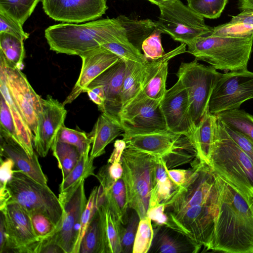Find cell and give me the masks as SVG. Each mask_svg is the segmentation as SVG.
<instances>
[{
    "instance_id": "44",
    "label": "cell",
    "mask_w": 253,
    "mask_h": 253,
    "mask_svg": "<svg viewBox=\"0 0 253 253\" xmlns=\"http://www.w3.org/2000/svg\"><path fill=\"white\" fill-rule=\"evenodd\" d=\"M106 220L110 253H122L121 230L122 224L108 207L106 212Z\"/></svg>"
},
{
    "instance_id": "37",
    "label": "cell",
    "mask_w": 253,
    "mask_h": 253,
    "mask_svg": "<svg viewBox=\"0 0 253 253\" xmlns=\"http://www.w3.org/2000/svg\"><path fill=\"white\" fill-rule=\"evenodd\" d=\"M40 0H0V11L5 12L23 26Z\"/></svg>"
},
{
    "instance_id": "30",
    "label": "cell",
    "mask_w": 253,
    "mask_h": 253,
    "mask_svg": "<svg viewBox=\"0 0 253 253\" xmlns=\"http://www.w3.org/2000/svg\"><path fill=\"white\" fill-rule=\"evenodd\" d=\"M104 192L108 208L121 223L125 225L128 220L130 208L126 186L123 177Z\"/></svg>"
},
{
    "instance_id": "12",
    "label": "cell",
    "mask_w": 253,
    "mask_h": 253,
    "mask_svg": "<svg viewBox=\"0 0 253 253\" xmlns=\"http://www.w3.org/2000/svg\"><path fill=\"white\" fill-rule=\"evenodd\" d=\"M58 198L63 209L61 226L46 243H55L65 253H74L79 236L82 214L87 201L84 179L69 191L60 193Z\"/></svg>"
},
{
    "instance_id": "41",
    "label": "cell",
    "mask_w": 253,
    "mask_h": 253,
    "mask_svg": "<svg viewBox=\"0 0 253 253\" xmlns=\"http://www.w3.org/2000/svg\"><path fill=\"white\" fill-rule=\"evenodd\" d=\"M154 236L152 222L148 216L141 218L136 234L132 253H147Z\"/></svg>"
},
{
    "instance_id": "42",
    "label": "cell",
    "mask_w": 253,
    "mask_h": 253,
    "mask_svg": "<svg viewBox=\"0 0 253 253\" xmlns=\"http://www.w3.org/2000/svg\"><path fill=\"white\" fill-rule=\"evenodd\" d=\"M140 217L137 212L130 208L128 218L125 225H122L121 244L122 253H131L138 227Z\"/></svg>"
},
{
    "instance_id": "38",
    "label": "cell",
    "mask_w": 253,
    "mask_h": 253,
    "mask_svg": "<svg viewBox=\"0 0 253 253\" xmlns=\"http://www.w3.org/2000/svg\"><path fill=\"white\" fill-rule=\"evenodd\" d=\"M29 213L34 232L38 240L42 243V247L58 232L60 227L42 212L32 211Z\"/></svg>"
},
{
    "instance_id": "40",
    "label": "cell",
    "mask_w": 253,
    "mask_h": 253,
    "mask_svg": "<svg viewBox=\"0 0 253 253\" xmlns=\"http://www.w3.org/2000/svg\"><path fill=\"white\" fill-rule=\"evenodd\" d=\"M187 5L203 18L216 19L221 14L228 0H187Z\"/></svg>"
},
{
    "instance_id": "57",
    "label": "cell",
    "mask_w": 253,
    "mask_h": 253,
    "mask_svg": "<svg viewBox=\"0 0 253 253\" xmlns=\"http://www.w3.org/2000/svg\"><path fill=\"white\" fill-rule=\"evenodd\" d=\"M86 92L90 100L98 106L99 110L101 111L104 107L105 99L91 89L87 90Z\"/></svg>"
},
{
    "instance_id": "53",
    "label": "cell",
    "mask_w": 253,
    "mask_h": 253,
    "mask_svg": "<svg viewBox=\"0 0 253 253\" xmlns=\"http://www.w3.org/2000/svg\"><path fill=\"white\" fill-rule=\"evenodd\" d=\"M126 148V143L123 139L117 140L114 145L113 151L108 160V163L121 162L122 156Z\"/></svg>"
},
{
    "instance_id": "24",
    "label": "cell",
    "mask_w": 253,
    "mask_h": 253,
    "mask_svg": "<svg viewBox=\"0 0 253 253\" xmlns=\"http://www.w3.org/2000/svg\"><path fill=\"white\" fill-rule=\"evenodd\" d=\"M149 253H197L202 246L186 235L170 227L154 225Z\"/></svg>"
},
{
    "instance_id": "1",
    "label": "cell",
    "mask_w": 253,
    "mask_h": 253,
    "mask_svg": "<svg viewBox=\"0 0 253 253\" xmlns=\"http://www.w3.org/2000/svg\"><path fill=\"white\" fill-rule=\"evenodd\" d=\"M195 171L165 204L168 227L186 235L210 251L218 211V176L206 163L196 158Z\"/></svg>"
},
{
    "instance_id": "21",
    "label": "cell",
    "mask_w": 253,
    "mask_h": 253,
    "mask_svg": "<svg viewBox=\"0 0 253 253\" xmlns=\"http://www.w3.org/2000/svg\"><path fill=\"white\" fill-rule=\"evenodd\" d=\"M186 51V44L181 43L159 59L148 61L145 66L140 93L148 98L161 102L167 90L169 61Z\"/></svg>"
},
{
    "instance_id": "16",
    "label": "cell",
    "mask_w": 253,
    "mask_h": 253,
    "mask_svg": "<svg viewBox=\"0 0 253 253\" xmlns=\"http://www.w3.org/2000/svg\"><path fill=\"white\" fill-rule=\"evenodd\" d=\"M5 65L8 87L31 131L34 140L37 132L38 117L42 111V98L35 91L20 69L6 63Z\"/></svg>"
},
{
    "instance_id": "22",
    "label": "cell",
    "mask_w": 253,
    "mask_h": 253,
    "mask_svg": "<svg viewBox=\"0 0 253 253\" xmlns=\"http://www.w3.org/2000/svg\"><path fill=\"white\" fill-rule=\"evenodd\" d=\"M0 157L12 160L16 169L41 184L47 185V178L36 153L30 156L19 142L0 128Z\"/></svg>"
},
{
    "instance_id": "13",
    "label": "cell",
    "mask_w": 253,
    "mask_h": 253,
    "mask_svg": "<svg viewBox=\"0 0 253 253\" xmlns=\"http://www.w3.org/2000/svg\"><path fill=\"white\" fill-rule=\"evenodd\" d=\"M120 122L123 133L135 134L168 130L160 102L140 92L122 110Z\"/></svg>"
},
{
    "instance_id": "46",
    "label": "cell",
    "mask_w": 253,
    "mask_h": 253,
    "mask_svg": "<svg viewBox=\"0 0 253 253\" xmlns=\"http://www.w3.org/2000/svg\"><path fill=\"white\" fill-rule=\"evenodd\" d=\"M98 189V187H94L87 199L85 207L82 214L79 236L74 253H79V252L81 242L85 234L96 206Z\"/></svg>"
},
{
    "instance_id": "5",
    "label": "cell",
    "mask_w": 253,
    "mask_h": 253,
    "mask_svg": "<svg viewBox=\"0 0 253 253\" xmlns=\"http://www.w3.org/2000/svg\"><path fill=\"white\" fill-rule=\"evenodd\" d=\"M253 44V33L240 36L211 33L187 44V52L216 70L232 71L247 69Z\"/></svg>"
},
{
    "instance_id": "20",
    "label": "cell",
    "mask_w": 253,
    "mask_h": 253,
    "mask_svg": "<svg viewBox=\"0 0 253 253\" xmlns=\"http://www.w3.org/2000/svg\"><path fill=\"white\" fill-rule=\"evenodd\" d=\"M126 69V61L120 58L92 81L84 91L86 92L95 86L102 85L105 91V100L101 112L119 121L122 109V92Z\"/></svg>"
},
{
    "instance_id": "35",
    "label": "cell",
    "mask_w": 253,
    "mask_h": 253,
    "mask_svg": "<svg viewBox=\"0 0 253 253\" xmlns=\"http://www.w3.org/2000/svg\"><path fill=\"white\" fill-rule=\"evenodd\" d=\"M220 121L244 134L253 142V116L240 109L226 111L216 115Z\"/></svg>"
},
{
    "instance_id": "45",
    "label": "cell",
    "mask_w": 253,
    "mask_h": 253,
    "mask_svg": "<svg viewBox=\"0 0 253 253\" xmlns=\"http://www.w3.org/2000/svg\"><path fill=\"white\" fill-rule=\"evenodd\" d=\"M162 34L163 33L156 28L142 43L141 49L145 57L148 60L159 59L165 54L162 44Z\"/></svg>"
},
{
    "instance_id": "59",
    "label": "cell",
    "mask_w": 253,
    "mask_h": 253,
    "mask_svg": "<svg viewBox=\"0 0 253 253\" xmlns=\"http://www.w3.org/2000/svg\"><path fill=\"white\" fill-rule=\"evenodd\" d=\"M150 1L151 3L159 5L162 2L165 0H147Z\"/></svg>"
},
{
    "instance_id": "60",
    "label": "cell",
    "mask_w": 253,
    "mask_h": 253,
    "mask_svg": "<svg viewBox=\"0 0 253 253\" xmlns=\"http://www.w3.org/2000/svg\"><path fill=\"white\" fill-rule=\"evenodd\" d=\"M249 207L253 213V197L249 204Z\"/></svg>"
},
{
    "instance_id": "7",
    "label": "cell",
    "mask_w": 253,
    "mask_h": 253,
    "mask_svg": "<svg viewBox=\"0 0 253 253\" xmlns=\"http://www.w3.org/2000/svg\"><path fill=\"white\" fill-rule=\"evenodd\" d=\"M121 135L126 148L161 158L168 169L192 162L197 156L187 136L169 130L135 134L123 133Z\"/></svg>"
},
{
    "instance_id": "55",
    "label": "cell",
    "mask_w": 253,
    "mask_h": 253,
    "mask_svg": "<svg viewBox=\"0 0 253 253\" xmlns=\"http://www.w3.org/2000/svg\"><path fill=\"white\" fill-rule=\"evenodd\" d=\"M6 244V233L3 213L0 215V253H4Z\"/></svg>"
},
{
    "instance_id": "58",
    "label": "cell",
    "mask_w": 253,
    "mask_h": 253,
    "mask_svg": "<svg viewBox=\"0 0 253 253\" xmlns=\"http://www.w3.org/2000/svg\"><path fill=\"white\" fill-rule=\"evenodd\" d=\"M239 8L243 10L245 9L253 10V0H238Z\"/></svg>"
},
{
    "instance_id": "54",
    "label": "cell",
    "mask_w": 253,
    "mask_h": 253,
    "mask_svg": "<svg viewBox=\"0 0 253 253\" xmlns=\"http://www.w3.org/2000/svg\"><path fill=\"white\" fill-rule=\"evenodd\" d=\"M107 168L108 174L114 181L116 182L122 177L123 168L121 162L107 163Z\"/></svg>"
},
{
    "instance_id": "47",
    "label": "cell",
    "mask_w": 253,
    "mask_h": 253,
    "mask_svg": "<svg viewBox=\"0 0 253 253\" xmlns=\"http://www.w3.org/2000/svg\"><path fill=\"white\" fill-rule=\"evenodd\" d=\"M0 128L5 131L19 142L17 130L11 110L1 94L0 97Z\"/></svg>"
},
{
    "instance_id": "26",
    "label": "cell",
    "mask_w": 253,
    "mask_h": 253,
    "mask_svg": "<svg viewBox=\"0 0 253 253\" xmlns=\"http://www.w3.org/2000/svg\"><path fill=\"white\" fill-rule=\"evenodd\" d=\"M4 59L0 58V90L11 110L19 143L30 156H33L34 142L32 134L14 100L7 84L6 65Z\"/></svg>"
},
{
    "instance_id": "10",
    "label": "cell",
    "mask_w": 253,
    "mask_h": 253,
    "mask_svg": "<svg viewBox=\"0 0 253 253\" xmlns=\"http://www.w3.org/2000/svg\"><path fill=\"white\" fill-rule=\"evenodd\" d=\"M195 59L182 62L176 73L187 92L192 120L196 128L209 109L211 95L222 73L213 67L199 63Z\"/></svg>"
},
{
    "instance_id": "25",
    "label": "cell",
    "mask_w": 253,
    "mask_h": 253,
    "mask_svg": "<svg viewBox=\"0 0 253 253\" xmlns=\"http://www.w3.org/2000/svg\"><path fill=\"white\" fill-rule=\"evenodd\" d=\"M123 131L120 121L102 113L88 135L92 144L90 158L94 160L103 155L106 147Z\"/></svg>"
},
{
    "instance_id": "2",
    "label": "cell",
    "mask_w": 253,
    "mask_h": 253,
    "mask_svg": "<svg viewBox=\"0 0 253 253\" xmlns=\"http://www.w3.org/2000/svg\"><path fill=\"white\" fill-rule=\"evenodd\" d=\"M219 198L210 251L253 253V213L248 203L218 176Z\"/></svg>"
},
{
    "instance_id": "29",
    "label": "cell",
    "mask_w": 253,
    "mask_h": 253,
    "mask_svg": "<svg viewBox=\"0 0 253 253\" xmlns=\"http://www.w3.org/2000/svg\"><path fill=\"white\" fill-rule=\"evenodd\" d=\"M125 61L126 69L122 92V109L141 91L145 66L148 62L142 64L130 60Z\"/></svg>"
},
{
    "instance_id": "52",
    "label": "cell",
    "mask_w": 253,
    "mask_h": 253,
    "mask_svg": "<svg viewBox=\"0 0 253 253\" xmlns=\"http://www.w3.org/2000/svg\"><path fill=\"white\" fill-rule=\"evenodd\" d=\"M165 209V204L162 203L148 210L147 216L153 222V225L167 226L168 219Z\"/></svg>"
},
{
    "instance_id": "15",
    "label": "cell",
    "mask_w": 253,
    "mask_h": 253,
    "mask_svg": "<svg viewBox=\"0 0 253 253\" xmlns=\"http://www.w3.org/2000/svg\"><path fill=\"white\" fill-rule=\"evenodd\" d=\"M160 106L168 129L186 135L193 143L196 127L192 119L187 92L180 80L167 89Z\"/></svg>"
},
{
    "instance_id": "17",
    "label": "cell",
    "mask_w": 253,
    "mask_h": 253,
    "mask_svg": "<svg viewBox=\"0 0 253 253\" xmlns=\"http://www.w3.org/2000/svg\"><path fill=\"white\" fill-rule=\"evenodd\" d=\"M42 3L49 17L68 23L95 20L108 9L106 0H42Z\"/></svg>"
},
{
    "instance_id": "28",
    "label": "cell",
    "mask_w": 253,
    "mask_h": 253,
    "mask_svg": "<svg viewBox=\"0 0 253 253\" xmlns=\"http://www.w3.org/2000/svg\"><path fill=\"white\" fill-rule=\"evenodd\" d=\"M166 168L165 162L159 158L155 167L149 209L167 202L179 189L169 177Z\"/></svg>"
},
{
    "instance_id": "48",
    "label": "cell",
    "mask_w": 253,
    "mask_h": 253,
    "mask_svg": "<svg viewBox=\"0 0 253 253\" xmlns=\"http://www.w3.org/2000/svg\"><path fill=\"white\" fill-rule=\"evenodd\" d=\"M12 35L24 41L29 38V34L25 33L19 22L5 12L0 11V33Z\"/></svg>"
},
{
    "instance_id": "11",
    "label": "cell",
    "mask_w": 253,
    "mask_h": 253,
    "mask_svg": "<svg viewBox=\"0 0 253 253\" xmlns=\"http://www.w3.org/2000/svg\"><path fill=\"white\" fill-rule=\"evenodd\" d=\"M253 98V72L247 69L222 74L213 88L209 110L214 115L239 109L244 102Z\"/></svg>"
},
{
    "instance_id": "36",
    "label": "cell",
    "mask_w": 253,
    "mask_h": 253,
    "mask_svg": "<svg viewBox=\"0 0 253 253\" xmlns=\"http://www.w3.org/2000/svg\"><path fill=\"white\" fill-rule=\"evenodd\" d=\"M51 149L53 156L57 160L58 167L61 170L63 179L75 166L81 154L75 146L59 141L55 139Z\"/></svg>"
},
{
    "instance_id": "50",
    "label": "cell",
    "mask_w": 253,
    "mask_h": 253,
    "mask_svg": "<svg viewBox=\"0 0 253 253\" xmlns=\"http://www.w3.org/2000/svg\"><path fill=\"white\" fill-rule=\"evenodd\" d=\"M14 163L10 158H5L3 160L0 157V191L7 189V184L12 178L15 171L13 169Z\"/></svg>"
},
{
    "instance_id": "19",
    "label": "cell",
    "mask_w": 253,
    "mask_h": 253,
    "mask_svg": "<svg viewBox=\"0 0 253 253\" xmlns=\"http://www.w3.org/2000/svg\"><path fill=\"white\" fill-rule=\"evenodd\" d=\"M80 57L82 59L80 74L71 93L63 103L64 105L71 103L84 92L92 81L120 59L102 45L84 53Z\"/></svg>"
},
{
    "instance_id": "6",
    "label": "cell",
    "mask_w": 253,
    "mask_h": 253,
    "mask_svg": "<svg viewBox=\"0 0 253 253\" xmlns=\"http://www.w3.org/2000/svg\"><path fill=\"white\" fill-rule=\"evenodd\" d=\"M158 158L126 147L122 156V177L126 186L128 205L137 212L140 219L147 216Z\"/></svg>"
},
{
    "instance_id": "18",
    "label": "cell",
    "mask_w": 253,
    "mask_h": 253,
    "mask_svg": "<svg viewBox=\"0 0 253 253\" xmlns=\"http://www.w3.org/2000/svg\"><path fill=\"white\" fill-rule=\"evenodd\" d=\"M67 111L64 105L52 96L42 99V111L38 117L34 146L42 157L46 156L56 134L64 124Z\"/></svg>"
},
{
    "instance_id": "9",
    "label": "cell",
    "mask_w": 253,
    "mask_h": 253,
    "mask_svg": "<svg viewBox=\"0 0 253 253\" xmlns=\"http://www.w3.org/2000/svg\"><path fill=\"white\" fill-rule=\"evenodd\" d=\"M158 7L160 14L156 21L157 28L174 41L187 45L212 32L213 28L206 24L204 18L180 0H165Z\"/></svg>"
},
{
    "instance_id": "43",
    "label": "cell",
    "mask_w": 253,
    "mask_h": 253,
    "mask_svg": "<svg viewBox=\"0 0 253 253\" xmlns=\"http://www.w3.org/2000/svg\"><path fill=\"white\" fill-rule=\"evenodd\" d=\"M121 59L146 64L149 60L139 50L130 43L111 42L102 45Z\"/></svg>"
},
{
    "instance_id": "3",
    "label": "cell",
    "mask_w": 253,
    "mask_h": 253,
    "mask_svg": "<svg viewBox=\"0 0 253 253\" xmlns=\"http://www.w3.org/2000/svg\"><path fill=\"white\" fill-rule=\"evenodd\" d=\"M45 37L51 50L80 56L106 43L129 42L126 30L118 17L84 24L52 25L45 29Z\"/></svg>"
},
{
    "instance_id": "39",
    "label": "cell",
    "mask_w": 253,
    "mask_h": 253,
    "mask_svg": "<svg viewBox=\"0 0 253 253\" xmlns=\"http://www.w3.org/2000/svg\"><path fill=\"white\" fill-rule=\"evenodd\" d=\"M55 139L75 146L81 155L89 153L90 151L91 142L87 134L68 128L64 124L58 130Z\"/></svg>"
},
{
    "instance_id": "8",
    "label": "cell",
    "mask_w": 253,
    "mask_h": 253,
    "mask_svg": "<svg viewBox=\"0 0 253 253\" xmlns=\"http://www.w3.org/2000/svg\"><path fill=\"white\" fill-rule=\"evenodd\" d=\"M7 187L10 194L8 202L18 203L28 212H42L60 228L63 209L59 198L47 185L41 184L15 169Z\"/></svg>"
},
{
    "instance_id": "51",
    "label": "cell",
    "mask_w": 253,
    "mask_h": 253,
    "mask_svg": "<svg viewBox=\"0 0 253 253\" xmlns=\"http://www.w3.org/2000/svg\"><path fill=\"white\" fill-rule=\"evenodd\" d=\"M167 172L171 179L179 187L185 185L191 178L195 171V168L192 167L187 169H168Z\"/></svg>"
},
{
    "instance_id": "23",
    "label": "cell",
    "mask_w": 253,
    "mask_h": 253,
    "mask_svg": "<svg viewBox=\"0 0 253 253\" xmlns=\"http://www.w3.org/2000/svg\"><path fill=\"white\" fill-rule=\"evenodd\" d=\"M107 201L97 202L85 234L79 253H110L106 230Z\"/></svg>"
},
{
    "instance_id": "14",
    "label": "cell",
    "mask_w": 253,
    "mask_h": 253,
    "mask_svg": "<svg viewBox=\"0 0 253 253\" xmlns=\"http://www.w3.org/2000/svg\"><path fill=\"white\" fill-rule=\"evenodd\" d=\"M6 233L5 252L40 253L42 243L34 232L29 212L17 203L8 202L1 211Z\"/></svg>"
},
{
    "instance_id": "56",
    "label": "cell",
    "mask_w": 253,
    "mask_h": 253,
    "mask_svg": "<svg viewBox=\"0 0 253 253\" xmlns=\"http://www.w3.org/2000/svg\"><path fill=\"white\" fill-rule=\"evenodd\" d=\"M40 253H65L63 249L57 244L48 242L45 244L41 248Z\"/></svg>"
},
{
    "instance_id": "34",
    "label": "cell",
    "mask_w": 253,
    "mask_h": 253,
    "mask_svg": "<svg viewBox=\"0 0 253 253\" xmlns=\"http://www.w3.org/2000/svg\"><path fill=\"white\" fill-rule=\"evenodd\" d=\"M93 160L90 158L89 153L81 155L75 166L69 174L62 179L59 186L60 193L67 192L82 180L90 176H95Z\"/></svg>"
},
{
    "instance_id": "4",
    "label": "cell",
    "mask_w": 253,
    "mask_h": 253,
    "mask_svg": "<svg viewBox=\"0 0 253 253\" xmlns=\"http://www.w3.org/2000/svg\"><path fill=\"white\" fill-rule=\"evenodd\" d=\"M209 166L248 203L253 197V165L217 119Z\"/></svg>"
},
{
    "instance_id": "27",
    "label": "cell",
    "mask_w": 253,
    "mask_h": 253,
    "mask_svg": "<svg viewBox=\"0 0 253 253\" xmlns=\"http://www.w3.org/2000/svg\"><path fill=\"white\" fill-rule=\"evenodd\" d=\"M217 117L206 111L194 133L193 143L200 161L209 165Z\"/></svg>"
},
{
    "instance_id": "32",
    "label": "cell",
    "mask_w": 253,
    "mask_h": 253,
    "mask_svg": "<svg viewBox=\"0 0 253 253\" xmlns=\"http://www.w3.org/2000/svg\"><path fill=\"white\" fill-rule=\"evenodd\" d=\"M251 33H253V10L245 9L232 16L230 22L213 27L212 34L236 36Z\"/></svg>"
},
{
    "instance_id": "31",
    "label": "cell",
    "mask_w": 253,
    "mask_h": 253,
    "mask_svg": "<svg viewBox=\"0 0 253 253\" xmlns=\"http://www.w3.org/2000/svg\"><path fill=\"white\" fill-rule=\"evenodd\" d=\"M117 17L126 30L128 42L140 51L143 41L157 28L156 22L149 19L134 20L124 15Z\"/></svg>"
},
{
    "instance_id": "49",
    "label": "cell",
    "mask_w": 253,
    "mask_h": 253,
    "mask_svg": "<svg viewBox=\"0 0 253 253\" xmlns=\"http://www.w3.org/2000/svg\"><path fill=\"white\" fill-rule=\"evenodd\" d=\"M222 123L227 132L243 150L253 165V142L243 133Z\"/></svg>"
},
{
    "instance_id": "33",
    "label": "cell",
    "mask_w": 253,
    "mask_h": 253,
    "mask_svg": "<svg viewBox=\"0 0 253 253\" xmlns=\"http://www.w3.org/2000/svg\"><path fill=\"white\" fill-rule=\"evenodd\" d=\"M23 40L6 33H0V53L5 63L19 69L23 68L25 51Z\"/></svg>"
}]
</instances>
